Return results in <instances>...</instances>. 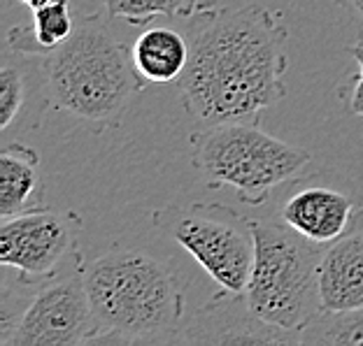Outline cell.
<instances>
[{
    "mask_svg": "<svg viewBox=\"0 0 363 346\" xmlns=\"http://www.w3.org/2000/svg\"><path fill=\"white\" fill-rule=\"evenodd\" d=\"M152 226L191 253L221 291L245 293L254 265L252 221L226 204H166L152 214Z\"/></svg>",
    "mask_w": 363,
    "mask_h": 346,
    "instance_id": "obj_6",
    "label": "cell"
},
{
    "mask_svg": "<svg viewBox=\"0 0 363 346\" xmlns=\"http://www.w3.org/2000/svg\"><path fill=\"white\" fill-rule=\"evenodd\" d=\"M310 163V154L266 133L257 119L224 121L191 135V166L208 188L230 186L245 204L259 207L272 188Z\"/></svg>",
    "mask_w": 363,
    "mask_h": 346,
    "instance_id": "obj_4",
    "label": "cell"
},
{
    "mask_svg": "<svg viewBox=\"0 0 363 346\" xmlns=\"http://www.w3.org/2000/svg\"><path fill=\"white\" fill-rule=\"evenodd\" d=\"M179 77L186 114L203 126L257 119L286 98L289 33L263 5L210 7L189 16Z\"/></svg>",
    "mask_w": 363,
    "mask_h": 346,
    "instance_id": "obj_1",
    "label": "cell"
},
{
    "mask_svg": "<svg viewBox=\"0 0 363 346\" xmlns=\"http://www.w3.org/2000/svg\"><path fill=\"white\" fill-rule=\"evenodd\" d=\"M45 181L40 177V154L23 142H10L0 151V217L45 204Z\"/></svg>",
    "mask_w": 363,
    "mask_h": 346,
    "instance_id": "obj_12",
    "label": "cell"
},
{
    "mask_svg": "<svg viewBox=\"0 0 363 346\" xmlns=\"http://www.w3.org/2000/svg\"><path fill=\"white\" fill-rule=\"evenodd\" d=\"M254 265L245 300L263 323L279 330H301L321 311L319 263L321 244L294 228L252 221Z\"/></svg>",
    "mask_w": 363,
    "mask_h": 346,
    "instance_id": "obj_5",
    "label": "cell"
},
{
    "mask_svg": "<svg viewBox=\"0 0 363 346\" xmlns=\"http://www.w3.org/2000/svg\"><path fill=\"white\" fill-rule=\"evenodd\" d=\"M138 75L150 84L179 81L189 63V38L166 26L143 30L130 47Z\"/></svg>",
    "mask_w": 363,
    "mask_h": 346,
    "instance_id": "obj_13",
    "label": "cell"
},
{
    "mask_svg": "<svg viewBox=\"0 0 363 346\" xmlns=\"http://www.w3.org/2000/svg\"><path fill=\"white\" fill-rule=\"evenodd\" d=\"M96 318L94 344L177 342L184 293L175 275L145 251H105L84 265Z\"/></svg>",
    "mask_w": 363,
    "mask_h": 346,
    "instance_id": "obj_2",
    "label": "cell"
},
{
    "mask_svg": "<svg viewBox=\"0 0 363 346\" xmlns=\"http://www.w3.org/2000/svg\"><path fill=\"white\" fill-rule=\"evenodd\" d=\"M182 344H298V335L279 330L254 316L245 293L221 291L208 307L182 325Z\"/></svg>",
    "mask_w": 363,
    "mask_h": 346,
    "instance_id": "obj_9",
    "label": "cell"
},
{
    "mask_svg": "<svg viewBox=\"0 0 363 346\" xmlns=\"http://www.w3.org/2000/svg\"><path fill=\"white\" fill-rule=\"evenodd\" d=\"M70 0H52L33 12L30 23H19L7 33V47L16 56H43L47 59L75 30Z\"/></svg>",
    "mask_w": 363,
    "mask_h": 346,
    "instance_id": "obj_14",
    "label": "cell"
},
{
    "mask_svg": "<svg viewBox=\"0 0 363 346\" xmlns=\"http://www.w3.org/2000/svg\"><path fill=\"white\" fill-rule=\"evenodd\" d=\"M82 251L63 272L38 284L14 318L0 328L3 346H79L94 344L96 318L84 282Z\"/></svg>",
    "mask_w": 363,
    "mask_h": 346,
    "instance_id": "obj_7",
    "label": "cell"
},
{
    "mask_svg": "<svg viewBox=\"0 0 363 346\" xmlns=\"http://www.w3.org/2000/svg\"><path fill=\"white\" fill-rule=\"evenodd\" d=\"M298 344L359 346L363 344V307L347 311H319L301 330Z\"/></svg>",
    "mask_w": 363,
    "mask_h": 346,
    "instance_id": "obj_15",
    "label": "cell"
},
{
    "mask_svg": "<svg viewBox=\"0 0 363 346\" xmlns=\"http://www.w3.org/2000/svg\"><path fill=\"white\" fill-rule=\"evenodd\" d=\"M357 204L350 195L326 186H308L284 202L282 221L317 244H331L350 228Z\"/></svg>",
    "mask_w": 363,
    "mask_h": 346,
    "instance_id": "obj_11",
    "label": "cell"
},
{
    "mask_svg": "<svg viewBox=\"0 0 363 346\" xmlns=\"http://www.w3.org/2000/svg\"><path fill=\"white\" fill-rule=\"evenodd\" d=\"M219 0H191V5H194V10L196 12H201V10H210V7H217Z\"/></svg>",
    "mask_w": 363,
    "mask_h": 346,
    "instance_id": "obj_21",
    "label": "cell"
},
{
    "mask_svg": "<svg viewBox=\"0 0 363 346\" xmlns=\"http://www.w3.org/2000/svg\"><path fill=\"white\" fill-rule=\"evenodd\" d=\"M19 3H21L23 7H28L30 12H35V10H40V7L49 5V3H52V0H19Z\"/></svg>",
    "mask_w": 363,
    "mask_h": 346,
    "instance_id": "obj_20",
    "label": "cell"
},
{
    "mask_svg": "<svg viewBox=\"0 0 363 346\" xmlns=\"http://www.w3.org/2000/svg\"><path fill=\"white\" fill-rule=\"evenodd\" d=\"M23 98H26V81L19 65L7 61L0 70V128L10 130L19 117Z\"/></svg>",
    "mask_w": 363,
    "mask_h": 346,
    "instance_id": "obj_17",
    "label": "cell"
},
{
    "mask_svg": "<svg viewBox=\"0 0 363 346\" xmlns=\"http://www.w3.org/2000/svg\"><path fill=\"white\" fill-rule=\"evenodd\" d=\"M49 103L91 126H119L143 91L130 49L119 42L101 14L75 23L72 35L45 59Z\"/></svg>",
    "mask_w": 363,
    "mask_h": 346,
    "instance_id": "obj_3",
    "label": "cell"
},
{
    "mask_svg": "<svg viewBox=\"0 0 363 346\" xmlns=\"http://www.w3.org/2000/svg\"><path fill=\"white\" fill-rule=\"evenodd\" d=\"M333 3L352 19L363 21V0H333Z\"/></svg>",
    "mask_w": 363,
    "mask_h": 346,
    "instance_id": "obj_19",
    "label": "cell"
},
{
    "mask_svg": "<svg viewBox=\"0 0 363 346\" xmlns=\"http://www.w3.org/2000/svg\"><path fill=\"white\" fill-rule=\"evenodd\" d=\"M321 311L363 307V209H357L350 228L326 244L319 263Z\"/></svg>",
    "mask_w": 363,
    "mask_h": 346,
    "instance_id": "obj_10",
    "label": "cell"
},
{
    "mask_svg": "<svg viewBox=\"0 0 363 346\" xmlns=\"http://www.w3.org/2000/svg\"><path fill=\"white\" fill-rule=\"evenodd\" d=\"M354 61L359 65V75L352 79V91H350V112L357 114V117H363V38L354 40L347 47H345Z\"/></svg>",
    "mask_w": 363,
    "mask_h": 346,
    "instance_id": "obj_18",
    "label": "cell"
},
{
    "mask_svg": "<svg viewBox=\"0 0 363 346\" xmlns=\"http://www.w3.org/2000/svg\"><path fill=\"white\" fill-rule=\"evenodd\" d=\"M101 5L114 19L133 23V26H147L159 16H168V19L184 16L189 19L191 14H196L191 0H101Z\"/></svg>",
    "mask_w": 363,
    "mask_h": 346,
    "instance_id": "obj_16",
    "label": "cell"
},
{
    "mask_svg": "<svg viewBox=\"0 0 363 346\" xmlns=\"http://www.w3.org/2000/svg\"><path fill=\"white\" fill-rule=\"evenodd\" d=\"M79 228L82 221L75 212L52 209L47 204L3 219L0 263L16 270L21 282H45L79 253Z\"/></svg>",
    "mask_w": 363,
    "mask_h": 346,
    "instance_id": "obj_8",
    "label": "cell"
}]
</instances>
